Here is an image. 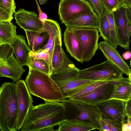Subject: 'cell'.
Segmentation results:
<instances>
[{
	"instance_id": "cell-2",
	"label": "cell",
	"mask_w": 131,
	"mask_h": 131,
	"mask_svg": "<svg viewBox=\"0 0 131 131\" xmlns=\"http://www.w3.org/2000/svg\"><path fill=\"white\" fill-rule=\"evenodd\" d=\"M25 81L30 93L45 101L61 102L66 99L58 85L45 73L29 69Z\"/></svg>"
},
{
	"instance_id": "cell-19",
	"label": "cell",
	"mask_w": 131,
	"mask_h": 131,
	"mask_svg": "<svg viewBox=\"0 0 131 131\" xmlns=\"http://www.w3.org/2000/svg\"><path fill=\"white\" fill-rule=\"evenodd\" d=\"M10 45L18 62L23 66H27L29 53L31 50L27 45L25 36L20 35H17Z\"/></svg>"
},
{
	"instance_id": "cell-29",
	"label": "cell",
	"mask_w": 131,
	"mask_h": 131,
	"mask_svg": "<svg viewBox=\"0 0 131 131\" xmlns=\"http://www.w3.org/2000/svg\"><path fill=\"white\" fill-rule=\"evenodd\" d=\"M0 8L13 16L16 8L14 0H0Z\"/></svg>"
},
{
	"instance_id": "cell-32",
	"label": "cell",
	"mask_w": 131,
	"mask_h": 131,
	"mask_svg": "<svg viewBox=\"0 0 131 131\" xmlns=\"http://www.w3.org/2000/svg\"><path fill=\"white\" fill-rule=\"evenodd\" d=\"M13 53V49L10 45L5 44L0 46V60L6 59Z\"/></svg>"
},
{
	"instance_id": "cell-12",
	"label": "cell",
	"mask_w": 131,
	"mask_h": 131,
	"mask_svg": "<svg viewBox=\"0 0 131 131\" xmlns=\"http://www.w3.org/2000/svg\"><path fill=\"white\" fill-rule=\"evenodd\" d=\"M43 24L41 31L47 32L49 37L47 45L41 49L45 50L48 53L50 75L52 71L51 60L54 48L57 45L62 44L61 30L59 24L54 20L47 19L44 21Z\"/></svg>"
},
{
	"instance_id": "cell-39",
	"label": "cell",
	"mask_w": 131,
	"mask_h": 131,
	"mask_svg": "<svg viewBox=\"0 0 131 131\" xmlns=\"http://www.w3.org/2000/svg\"><path fill=\"white\" fill-rule=\"evenodd\" d=\"M122 56L125 60H128L131 57V52L129 51H126L123 54Z\"/></svg>"
},
{
	"instance_id": "cell-10",
	"label": "cell",
	"mask_w": 131,
	"mask_h": 131,
	"mask_svg": "<svg viewBox=\"0 0 131 131\" xmlns=\"http://www.w3.org/2000/svg\"><path fill=\"white\" fill-rule=\"evenodd\" d=\"M14 84L17 94V107L15 129L18 131L20 130L33 101L24 80L20 79Z\"/></svg>"
},
{
	"instance_id": "cell-5",
	"label": "cell",
	"mask_w": 131,
	"mask_h": 131,
	"mask_svg": "<svg viewBox=\"0 0 131 131\" xmlns=\"http://www.w3.org/2000/svg\"><path fill=\"white\" fill-rule=\"evenodd\" d=\"M123 74L119 69L107 60L91 67L79 69L77 76L83 79L112 81L123 77Z\"/></svg>"
},
{
	"instance_id": "cell-4",
	"label": "cell",
	"mask_w": 131,
	"mask_h": 131,
	"mask_svg": "<svg viewBox=\"0 0 131 131\" xmlns=\"http://www.w3.org/2000/svg\"><path fill=\"white\" fill-rule=\"evenodd\" d=\"M61 102L64 107L66 119H77L87 121L101 131L102 115L96 105L70 99H66Z\"/></svg>"
},
{
	"instance_id": "cell-40",
	"label": "cell",
	"mask_w": 131,
	"mask_h": 131,
	"mask_svg": "<svg viewBox=\"0 0 131 131\" xmlns=\"http://www.w3.org/2000/svg\"><path fill=\"white\" fill-rule=\"evenodd\" d=\"M39 17L41 21L43 22L45 20L47 19V16L45 13L42 12L39 14Z\"/></svg>"
},
{
	"instance_id": "cell-36",
	"label": "cell",
	"mask_w": 131,
	"mask_h": 131,
	"mask_svg": "<svg viewBox=\"0 0 131 131\" xmlns=\"http://www.w3.org/2000/svg\"><path fill=\"white\" fill-rule=\"evenodd\" d=\"M126 123L125 122L123 123L122 126V131H131V118L130 117L126 116Z\"/></svg>"
},
{
	"instance_id": "cell-7",
	"label": "cell",
	"mask_w": 131,
	"mask_h": 131,
	"mask_svg": "<svg viewBox=\"0 0 131 131\" xmlns=\"http://www.w3.org/2000/svg\"><path fill=\"white\" fill-rule=\"evenodd\" d=\"M68 29L74 34L80 42L83 61L88 62L90 60L98 49L99 35L98 29L83 28Z\"/></svg>"
},
{
	"instance_id": "cell-11",
	"label": "cell",
	"mask_w": 131,
	"mask_h": 131,
	"mask_svg": "<svg viewBox=\"0 0 131 131\" xmlns=\"http://www.w3.org/2000/svg\"><path fill=\"white\" fill-rule=\"evenodd\" d=\"M96 105L98 108L102 116L112 120L122 129L123 123L126 121L124 101L110 99Z\"/></svg>"
},
{
	"instance_id": "cell-45",
	"label": "cell",
	"mask_w": 131,
	"mask_h": 131,
	"mask_svg": "<svg viewBox=\"0 0 131 131\" xmlns=\"http://www.w3.org/2000/svg\"><path fill=\"white\" fill-rule=\"evenodd\" d=\"M86 0V1H88V2H89V0Z\"/></svg>"
},
{
	"instance_id": "cell-34",
	"label": "cell",
	"mask_w": 131,
	"mask_h": 131,
	"mask_svg": "<svg viewBox=\"0 0 131 131\" xmlns=\"http://www.w3.org/2000/svg\"><path fill=\"white\" fill-rule=\"evenodd\" d=\"M102 117L106 122L111 131H122V129L119 127L112 120L102 116Z\"/></svg>"
},
{
	"instance_id": "cell-21",
	"label": "cell",
	"mask_w": 131,
	"mask_h": 131,
	"mask_svg": "<svg viewBox=\"0 0 131 131\" xmlns=\"http://www.w3.org/2000/svg\"><path fill=\"white\" fill-rule=\"evenodd\" d=\"M111 99L124 102L131 99V77L122 78L115 81Z\"/></svg>"
},
{
	"instance_id": "cell-25",
	"label": "cell",
	"mask_w": 131,
	"mask_h": 131,
	"mask_svg": "<svg viewBox=\"0 0 131 131\" xmlns=\"http://www.w3.org/2000/svg\"><path fill=\"white\" fill-rule=\"evenodd\" d=\"M27 66L29 69L43 72L49 76L50 75L49 64L44 59H35L29 56Z\"/></svg>"
},
{
	"instance_id": "cell-3",
	"label": "cell",
	"mask_w": 131,
	"mask_h": 131,
	"mask_svg": "<svg viewBox=\"0 0 131 131\" xmlns=\"http://www.w3.org/2000/svg\"><path fill=\"white\" fill-rule=\"evenodd\" d=\"M17 100L14 82H5L0 87V130L17 131Z\"/></svg>"
},
{
	"instance_id": "cell-33",
	"label": "cell",
	"mask_w": 131,
	"mask_h": 131,
	"mask_svg": "<svg viewBox=\"0 0 131 131\" xmlns=\"http://www.w3.org/2000/svg\"><path fill=\"white\" fill-rule=\"evenodd\" d=\"M29 56L35 59H44L48 63V52L45 50L41 49L35 52H33L31 50L30 52Z\"/></svg>"
},
{
	"instance_id": "cell-1",
	"label": "cell",
	"mask_w": 131,
	"mask_h": 131,
	"mask_svg": "<svg viewBox=\"0 0 131 131\" xmlns=\"http://www.w3.org/2000/svg\"><path fill=\"white\" fill-rule=\"evenodd\" d=\"M33 104L20 129L21 131H53L54 127L66 119L62 103L45 101Z\"/></svg>"
},
{
	"instance_id": "cell-14",
	"label": "cell",
	"mask_w": 131,
	"mask_h": 131,
	"mask_svg": "<svg viewBox=\"0 0 131 131\" xmlns=\"http://www.w3.org/2000/svg\"><path fill=\"white\" fill-rule=\"evenodd\" d=\"M115 81H109L88 94L71 100L96 105L111 98Z\"/></svg>"
},
{
	"instance_id": "cell-9",
	"label": "cell",
	"mask_w": 131,
	"mask_h": 131,
	"mask_svg": "<svg viewBox=\"0 0 131 131\" xmlns=\"http://www.w3.org/2000/svg\"><path fill=\"white\" fill-rule=\"evenodd\" d=\"M79 69L77 67L58 74L49 76L58 85L63 94L67 90L77 88H84L97 81L103 80H92L83 79L78 77Z\"/></svg>"
},
{
	"instance_id": "cell-13",
	"label": "cell",
	"mask_w": 131,
	"mask_h": 131,
	"mask_svg": "<svg viewBox=\"0 0 131 131\" xmlns=\"http://www.w3.org/2000/svg\"><path fill=\"white\" fill-rule=\"evenodd\" d=\"M14 13L16 23L20 28L24 30L41 31L43 22L35 12L28 11L20 8Z\"/></svg>"
},
{
	"instance_id": "cell-30",
	"label": "cell",
	"mask_w": 131,
	"mask_h": 131,
	"mask_svg": "<svg viewBox=\"0 0 131 131\" xmlns=\"http://www.w3.org/2000/svg\"><path fill=\"white\" fill-rule=\"evenodd\" d=\"M105 10L109 13H113L121 5L117 0H102Z\"/></svg>"
},
{
	"instance_id": "cell-37",
	"label": "cell",
	"mask_w": 131,
	"mask_h": 131,
	"mask_svg": "<svg viewBox=\"0 0 131 131\" xmlns=\"http://www.w3.org/2000/svg\"><path fill=\"white\" fill-rule=\"evenodd\" d=\"M125 113L126 116L131 118V99L125 102Z\"/></svg>"
},
{
	"instance_id": "cell-8",
	"label": "cell",
	"mask_w": 131,
	"mask_h": 131,
	"mask_svg": "<svg viewBox=\"0 0 131 131\" xmlns=\"http://www.w3.org/2000/svg\"><path fill=\"white\" fill-rule=\"evenodd\" d=\"M95 13L89 2L85 0H61L59 4L58 14L64 24L82 15Z\"/></svg>"
},
{
	"instance_id": "cell-15",
	"label": "cell",
	"mask_w": 131,
	"mask_h": 131,
	"mask_svg": "<svg viewBox=\"0 0 131 131\" xmlns=\"http://www.w3.org/2000/svg\"><path fill=\"white\" fill-rule=\"evenodd\" d=\"M98 49L102 52L107 60L119 69L128 77H131L129 67L124 60L116 48L108 41H104L98 43Z\"/></svg>"
},
{
	"instance_id": "cell-24",
	"label": "cell",
	"mask_w": 131,
	"mask_h": 131,
	"mask_svg": "<svg viewBox=\"0 0 131 131\" xmlns=\"http://www.w3.org/2000/svg\"><path fill=\"white\" fill-rule=\"evenodd\" d=\"M16 28L10 21H0V39L5 44L13 43L17 35Z\"/></svg>"
},
{
	"instance_id": "cell-17",
	"label": "cell",
	"mask_w": 131,
	"mask_h": 131,
	"mask_svg": "<svg viewBox=\"0 0 131 131\" xmlns=\"http://www.w3.org/2000/svg\"><path fill=\"white\" fill-rule=\"evenodd\" d=\"M51 66V74L60 73L77 67L65 53L62 45H60L56 46L54 48Z\"/></svg>"
},
{
	"instance_id": "cell-38",
	"label": "cell",
	"mask_w": 131,
	"mask_h": 131,
	"mask_svg": "<svg viewBox=\"0 0 131 131\" xmlns=\"http://www.w3.org/2000/svg\"><path fill=\"white\" fill-rule=\"evenodd\" d=\"M101 131H111L107 124L102 117L101 120Z\"/></svg>"
},
{
	"instance_id": "cell-16",
	"label": "cell",
	"mask_w": 131,
	"mask_h": 131,
	"mask_svg": "<svg viewBox=\"0 0 131 131\" xmlns=\"http://www.w3.org/2000/svg\"><path fill=\"white\" fill-rule=\"evenodd\" d=\"M23 66L15 58L13 53L6 59L0 60V77H7L14 82H16L20 79L26 70Z\"/></svg>"
},
{
	"instance_id": "cell-27",
	"label": "cell",
	"mask_w": 131,
	"mask_h": 131,
	"mask_svg": "<svg viewBox=\"0 0 131 131\" xmlns=\"http://www.w3.org/2000/svg\"><path fill=\"white\" fill-rule=\"evenodd\" d=\"M99 24L98 29L100 36L105 41L108 42L110 36V28L105 11L102 16L99 17Z\"/></svg>"
},
{
	"instance_id": "cell-18",
	"label": "cell",
	"mask_w": 131,
	"mask_h": 131,
	"mask_svg": "<svg viewBox=\"0 0 131 131\" xmlns=\"http://www.w3.org/2000/svg\"><path fill=\"white\" fill-rule=\"evenodd\" d=\"M63 35V41L67 51L75 60L83 63L81 46L77 37L71 30L67 28Z\"/></svg>"
},
{
	"instance_id": "cell-42",
	"label": "cell",
	"mask_w": 131,
	"mask_h": 131,
	"mask_svg": "<svg viewBox=\"0 0 131 131\" xmlns=\"http://www.w3.org/2000/svg\"><path fill=\"white\" fill-rule=\"evenodd\" d=\"M49 0H38L40 5L43 4H46L47 1Z\"/></svg>"
},
{
	"instance_id": "cell-22",
	"label": "cell",
	"mask_w": 131,
	"mask_h": 131,
	"mask_svg": "<svg viewBox=\"0 0 131 131\" xmlns=\"http://www.w3.org/2000/svg\"><path fill=\"white\" fill-rule=\"evenodd\" d=\"M26 34L28 47L33 52L43 48L47 45L49 35L45 31H36L24 30Z\"/></svg>"
},
{
	"instance_id": "cell-44",
	"label": "cell",
	"mask_w": 131,
	"mask_h": 131,
	"mask_svg": "<svg viewBox=\"0 0 131 131\" xmlns=\"http://www.w3.org/2000/svg\"><path fill=\"white\" fill-rule=\"evenodd\" d=\"M121 4L123 2L124 0H117Z\"/></svg>"
},
{
	"instance_id": "cell-41",
	"label": "cell",
	"mask_w": 131,
	"mask_h": 131,
	"mask_svg": "<svg viewBox=\"0 0 131 131\" xmlns=\"http://www.w3.org/2000/svg\"><path fill=\"white\" fill-rule=\"evenodd\" d=\"M122 4L127 7L131 8V0H124Z\"/></svg>"
},
{
	"instance_id": "cell-20",
	"label": "cell",
	"mask_w": 131,
	"mask_h": 131,
	"mask_svg": "<svg viewBox=\"0 0 131 131\" xmlns=\"http://www.w3.org/2000/svg\"><path fill=\"white\" fill-rule=\"evenodd\" d=\"M66 28H88L98 29L99 16L95 13L84 14L65 24Z\"/></svg>"
},
{
	"instance_id": "cell-6",
	"label": "cell",
	"mask_w": 131,
	"mask_h": 131,
	"mask_svg": "<svg viewBox=\"0 0 131 131\" xmlns=\"http://www.w3.org/2000/svg\"><path fill=\"white\" fill-rule=\"evenodd\" d=\"M118 45L129 48L131 35V8L121 5L113 12Z\"/></svg>"
},
{
	"instance_id": "cell-23",
	"label": "cell",
	"mask_w": 131,
	"mask_h": 131,
	"mask_svg": "<svg viewBox=\"0 0 131 131\" xmlns=\"http://www.w3.org/2000/svg\"><path fill=\"white\" fill-rule=\"evenodd\" d=\"M57 131H88L97 129L92 123L77 119H66L58 125Z\"/></svg>"
},
{
	"instance_id": "cell-26",
	"label": "cell",
	"mask_w": 131,
	"mask_h": 131,
	"mask_svg": "<svg viewBox=\"0 0 131 131\" xmlns=\"http://www.w3.org/2000/svg\"><path fill=\"white\" fill-rule=\"evenodd\" d=\"M110 81L101 80L92 83L79 91L75 93L67 95L65 96L66 98L71 99L88 94L96 89Z\"/></svg>"
},
{
	"instance_id": "cell-28",
	"label": "cell",
	"mask_w": 131,
	"mask_h": 131,
	"mask_svg": "<svg viewBox=\"0 0 131 131\" xmlns=\"http://www.w3.org/2000/svg\"><path fill=\"white\" fill-rule=\"evenodd\" d=\"M105 11L110 28V38L108 42L114 48H116L118 45L113 14V13H109L106 11L105 10Z\"/></svg>"
},
{
	"instance_id": "cell-43",
	"label": "cell",
	"mask_w": 131,
	"mask_h": 131,
	"mask_svg": "<svg viewBox=\"0 0 131 131\" xmlns=\"http://www.w3.org/2000/svg\"><path fill=\"white\" fill-rule=\"evenodd\" d=\"M4 44H5L2 41V40L0 39V46Z\"/></svg>"
},
{
	"instance_id": "cell-31",
	"label": "cell",
	"mask_w": 131,
	"mask_h": 131,
	"mask_svg": "<svg viewBox=\"0 0 131 131\" xmlns=\"http://www.w3.org/2000/svg\"><path fill=\"white\" fill-rule=\"evenodd\" d=\"M89 2L95 12L99 17L104 14L105 9L102 0H89Z\"/></svg>"
},
{
	"instance_id": "cell-35",
	"label": "cell",
	"mask_w": 131,
	"mask_h": 131,
	"mask_svg": "<svg viewBox=\"0 0 131 131\" xmlns=\"http://www.w3.org/2000/svg\"><path fill=\"white\" fill-rule=\"evenodd\" d=\"M13 18L9 14L0 8V21H11Z\"/></svg>"
}]
</instances>
